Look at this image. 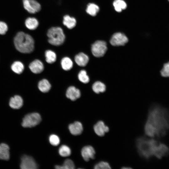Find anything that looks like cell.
Here are the masks:
<instances>
[{"label": "cell", "instance_id": "obj_1", "mask_svg": "<svg viewBox=\"0 0 169 169\" xmlns=\"http://www.w3.org/2000/svg\"><path fill=\"white\" fill-rule=\"evenodd\" d=\"M169 131V111L161 105L155 104L150 108L144 126L147 136L160 138L165 136Z\"/></svg>", "mask_w": 169, "mask_h": 169}, {"label": "cell", "instance_id": "obj_2", "mask_svg": "<svg viewBox=\"0 0 169 169\" xmlns=\"http://www.w3.org/2000/svg\"><path fill=\"white\" fill-rule=\"evenodd\" d=\"M141 136L136 141L138 154L142 158L149 159L152 157L161 159L169 155V147L155 138Z\"/></svg>", "mask_w": 169, "mask_h": 169}, {"label": "cell", "instance_id": "obj_3", "mask_svg": "<svg viewBox=\"0 0 169 169\" xmlns=\"http://www.w3.org/2000/svg\"><path fill=\"white\" fill-rule=\"evenodd\" d=\"M16 49L23 53H29L34 49V40L30 35L23 32H18L14 39Z\"/></svg>", "mask_w": 169, "mask_h": 169}, {"label": "cell", "instance_id": "obj_4", "mask_svg": "<svg viewBox=\"0 0 169 169\" xmlns=\"http://www.w3.org/2000/svg\"><path fill=\"white\" fill-rule=\"evenodd\" d=\"M48 42L54 46H59L64 41L65 36L62 28L59 27H52L48 31Z\"/></svg>", "mask_w": 169, "mask_h": 169}, {"label": "cell", "instance_id": "obj_5", "mask_svg": "<svg viewBox=\"0 0 169 169\" xmlns=\"http://www.w3.org/2000/svg\"><path fill=\"white\" fill-rule=\"evenodd\" d=\"M41 120V118L39 114L36 112L30 113L24 116L21 125L24 128H31L38 124Z\"/></svg>", "mask_w": 169, "mask_h": 169}, {"label": "cell", "instance_id": "obj_6", "mask_svg": "<svg viewBox=\"0 0 169 169\" xmlns=\"http://www.w3.org/2000/svg\"><path fill=\"white\" fill-rule=\"evenodd\" d=\"M106 43L103 41L98 40L91 46V50L93 55L95 57L103 56L107 50Z\"/></svg>", "mask_w": 169, "mask_h": 169}, {"label": "cell", "instance_id": "obj_7", "mask_svg": "<svg viewBox=\"0 0 169 169\" xmlns=\"http://www.w3.org/2000/svg\"><path fill=\"white\" fill-rule=\"evenodd\" d=\"M23 3L25 9L30 13H37L41 9L40 4L35 0H23Z\"/></svg>", "mask_w": 169, "mask_h": 169}, {"label": "cell", "instance_id": "obj_8", "mask_svg": "<svg viewBox=\"0 0 169 169\" xmlns=\"http://www.w3.org/2000/svg\"><path fill=\"white\" fill-rule=\"evenodd\" d=\"M20 167L22 169H36L38 166L32 157L24 155L21 158Z\"/></svg>", "mask_w": 169, "mask_h": 169}, {"label": "cell", "instance_id": "obj_9", "mask_svg": "<svg viewBox=\"0 0 169 169\" xmlns=\"http://www.w3.org/2000/svg\"><path fill=\"white\" fill-rule=\"evenodd\" d=\"M128 42V38L124 33L118 32L114 33L110 40V44L114 46H123Z\"/></svg>", "mask_w": 169, "mask_h": 169}, {"label": "cell", "instance_id": "obj_10", "mask_svg": "<svg viewBox=\"0 0 169 169\" xmlns=\"http://www.w3.org/2000/svg\"><path fill=\"white\" fill-rule=\"evenodd\" d=\"M93 129L95 134L100 137L103 136L109 131V127L101 120L98 121L95 124Z\"/></svg>", "mask_w": 169, "mask_h": 169}, {"label": "cell", "instance_id": "obj_11", "mask_svg": "<svg viewBox=\"0 0 169 169\" xmlns=\"http://www.w3.org/2000/svg\"><path fill=\"white\" fill-rule=\"evenodd\" d=\"M95 151L93 147L88 145L84 146L81 150V154L84 161H88L90 159L95 158Z\"/></svg>", "mask_w": 169, "mask_h": 169}, {"label": "cell", "instance_id": "obj_12", "mask_svg": "<svg viewBox=\"0 0 169 169\" xmlns=\"http://www.w3.org/2000/svg\"><path fill=\"white\" fill-rule=\"evenodd\" d=\"M66 95L68 98L74 101L80 97L81 93L78 89L74 86H71L67 89Z\"/></svg>", "mask_w": 169, "mask_h": 169}, {"label": "cell", "instance_id": "obj_13", "mask_svg": "<svg viewBox=\"0 0 169 169\" xmlns=\"http://www.w3.org/2000/svg\"><path fill=\"white\" fill-rule=\"evenodd\" d=\"M29 67L33 73L36 74L41 73L44 69L43 64L38 59L35 60L31 63Z\"/></svg>", "mask_w": 169, "mask_h": 169}, {"label": "cell", "instance_id": "obj_14", "mask_svg": "<svg viewBox=\"0 0 169 169\" xmlns=\"http://www.w3.org/2000/svg\"><path fill=\"white\" fill-rule=\"evenodd\" d=\"M69 129L73 135H78L82 133L83 131V127L80 122L75 121L69 125Z\"/></svg>", "mask_w": 169, "mask_h": 169}, {"label": "cell", "instance_id": "obj_15", "mask_svg": "<svg viewBox=\"0 0 169 169\" xmlns=\"http://www.w3.org/2000/svg\"><path fill=\"white\" fill-rule=\"evenodd\" d=\"M23 100L22 98L19 95H16L11 97L9 101V105L12 108L18 109L23 106Z\"/></svg>", "mask_w": 169, "mask_h": 169}, {"label": "cell", "instance_id": "obj_16", "mask_svg": "<svg viewBox=\"0 0 169 169\" xmlns=\"http://www.w3.org/2000/svg\"><path fill=\"white\" fill-rule=\"evenodd\" d=\"M74 60L79 66L84 67L88 63L89 58L85 54L81 52L75 56Z\"/></svg>", "mask_w": 169, "mask_h": 169}, {"label": "cell", "instance_id": "obj_17", "mask_svg": "<svg viewBox=\"0 0 169 169\" xmlns=\"http://www.w3.org/2000/svg\"><path fill=\"white\" fill-rule=\"evenodd\" d=\"M10 158L9 147L6 144H0V159L8 160Z\"/></svg>", "mask_w": 169, "mask_h": 169}, {"label": "cell", "instance_id": "obj_18", "mask_svg": "<svg viewBox=\"0 0 169 169\" xmlns=\"http://www.w3.org/2000/svg\"><path fill=\"white\" fill-rule=\"evenodd\" d=\"M63 23L69 29H71L75 27L76 21L75 18L66 15L63 17Z\"/></svg>", "mask_w": 169, "mask_h": 169}, {"label": "cell", "instance_id": "obj_19", "mask_svg": "<svg viewBox=\"0 0 169 169\" xmlns=\"http://www.w3.org/2000/svg\"><path fill=\"white\" fill-rule=\"evenodd\" d=\"M25 25L29 29L33 30L38 27L39 23L37 19L35 18L29 17L25 21Z\"/></svg>", "mask_w": 169, "mask_h": 169}, {"label": "cell", "instance_id": "obj_20", "mask_svg": "<svg viewBox=\"0 0 169 169\" xmlns=\"http://www.w3.org/2000/svg\"><path fill=\"white\" fill-rule=\"evenodd\" d=\"M38 87L41 91L43 93H46L50 90L51 85L47 79H44L38 82Z\"/></svg>", "mask_w": 169, "mask_h": 169}, {"label": "cell", "instance_id": "obj_21", "mask_svg": "<svg viewBox=\"0 0 169 169\" xmlns=\"http://www.w3.org/2000/svg\"><path fill=\"white\" fill-rule=\"evenodd\" d=\"M99 11V7L94 3H89L87 5L86 10L87 13L92 16H95Z\"/></svg>", "mask_w": 169, "mask_h": 169}, {"label": "cell", "instance_id": "obj_22", "mask_svg": "<svg viewBox=\"0 0 169 169\" xmlns=\"http://www.w3.org/2000/svg\"><path fill=\"white\" fill-rule=\"evenodd\" d=\"M11 69L15 73L20 74L23 71L24 69V66L21 62L16 61L12 64L11 66Z\"/></svg>", "mask_w": 169, "mask_h": 169}, {"label": "cell", "instance_id": "obj_23", "mask_svg": "<svg viewBox=\"0 0 169 169\" xmlns=\"http://www.w3.org/2000/svg\"><path fill=\"white\" fill-rule=\"evenodd\" d=\"M92 87L93 91L97 94L103 92L106 90L105 84L99 81L95 82L93 84Z\"/></svg>", "mask_w": 169, "mask_h": 169}, {"label": "cell", "instance_id": "obj_24", "mask_svg": "<svg viewBox=\"0 0 169 169\" xmlns=\"http://www.w3.org/2000/svg\"><path fill=\"white\" fill-rule=\"evenodd\" d=\"M61 64L62 68L65 70H70L73 66L72 61L68 57L63 58L61 60Z\"/></svg>", "mask_w": 169, "mask_h": 169}, {"label": "cell", "instance_id": "obj_25", "mask_svg": "<svg viewBox=\"0 0 169 169\" xmlns=\"http://www.w3.org/2000/svg\"><path fill=\"white\" fill-rule=\"evenodd\" d=\"M55 168L57 169H74L75 165L73 161L68 159L65 160L62 165H56Z\"/></svg>", "mask_w": 169, "mask_h": 169}, {"label": "cell", "instance_id": "obj_26", "mask_svg": "<svg viewBox=\"0 0 169 169\" xmlns=\"http://www.w3.org/2000/svg\"><path fill=\"white\" fill-rule=\"evenodd\" d=\"M113 5L115 11L119 12L125 9L127 7L126 3L123 0H115Z\"/></svg>", "mask_w": 169, "mask_h": 169}, {"label": "cell", "instance_id": "obj_27", "mask_svg": "<svg viewBox=\"0 0 169 169\" xmlns=\"http://www.w3.org/2000/svg\"><path fill=\"white\" fill-rule=\"evenodd\" d=\"M46 61L49 64H52L54 63L56 59V54L51 50H46L45 52Z\"/></svg>", "mask_w": 169, "mask_h": 169}, {"label": "cell", "instance_id": "obj_28", "mask_svg": "<svg viewBox=\"0 0 169 169\" xmlns=\"http://www.w3.org/2000/svg\"><path fill=\"white\" fill-rule=\"evenodd\" d=\"M59 153L61 156L67 157L70 155L71 151L68 146L65 145H63L59 148Z\"/></svg>", "mask_w": 169, "mask_h": 169}, {"label": "cell", "instance_id": "obj_29", "mask_svg": "<svg viewBox=\"0 0 169 169\" xmlns=\"http://www.w3.org/2000/svg\"><path fill=\"white\" fill-rule=\"evenodd\" d=\"M78 77L79 81L84 84L87 83L90 81L89 77L87 75L86 71L84 70H81L79 72Z\"/></svg>", "mask_w": 169, "mask_h": 169}, {"label": "cell", "instance_id": "obj_30", "mask_svg": "<svg viewBox=\"0 0 169 169\" xmlns=\"http://www.w3.org/2000/svg\"><path fill=\"white\" fill-rule=\"evenodd\" d=\"M111 168V166L108 162L103 161L98 162L94 166L95 169H110Z\"/></svg>", "mask_w": 169, "mask_h": 169}, {"label": "cell", "instance_id": "obj_31", "mask_svg": "<svg viewBox=\"0 0 169 169\" xmlns=\"http://www.w3.org/2000/svg\"><path fill=\"white\" fill-rule=\"evenodd\" d=\"M160 73L162 77H169V61L164 64Z\"/></svg>", "mask_w": 169, "mask_h": 169}, {"label": "cell", "instance_id": "obj_32", "mask_svg": "<svg viewBox=\"0 0 169 169\" xmlns=\"http://www.w3.org/2000/svg\"><path fill=\"white\" fill-rule=\"evenodd\" d=\"M49 140L50 143L54 146H58L60 142L59 137L55 134L51 135L49 137Z\"/></svg>", "mask_w": 169, "mask_h": 169}, {"label": "cell", "instance_id": "obj_33", "mask_svg": "<svg viewBox=\"0 0 169 169\" xmlns=\"http://www.w3.org/2000/svg\"><path fill=\"white\" fill-rule=\"evenodd\" d=\"M8 30L7 24L3 21H0V34L3 35L6 33Z\"/></svg>", "mask_w": 169, "mask_h": 169}, {"label": "cell", "instance_id": "obj_34", "mask_svg": "<svg viewBox=\"0 0 169 169\" xmlns=\"http://www.w3.org/2000/svg\"><path fill=\"white\" fill-rule=\"evenodd\" d=\"M122 169H132V168L129 167V166H123L121 168Z\"/></svg>", "mask_w": 169, "mask_h": 169}, {"label": "cell", "instance_id": "obj_35", "mask_svg": "<svg viewBox=\"0 0 169 169\" xmlns=\"http://www.w3.org/2000/svg\"><path fill=\"white\" fill-rule=\"evenodd\" d=\"M168 1H169V0H168Z\"/></svg>", "mask_w": 169, "mask_h": 169}]
</instances>
